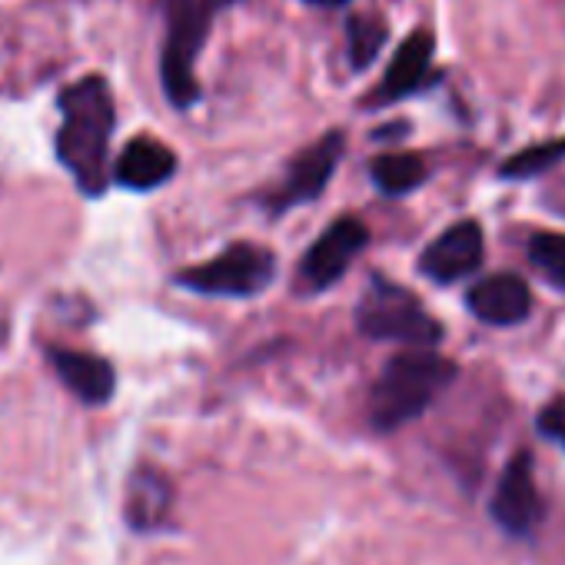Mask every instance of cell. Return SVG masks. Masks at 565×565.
Segmentation results:
<instances>
[{
  "instance_id": "obj_1",
  "label": "cell",
  "mask_w": 565,
  "mask_h": 565,
  "mask_svg": "<svg viewBox=\"0 0 565 565\" xmlns=\"http://www.w3.org/2000/svg\"><path fill=\"white\" fill-rule=\"evenodd\" d=\"M61 130H57V157L74 173L77 186L90 196L107 186V147L114 137L117 110L114 94L100 74L81 77L61 94Z\"/></svg>"
},
{
  "instance_id": "obj_2",
  "label": "cell",
  "mask_w": 565,
  "mask_h": 565,
  "mask_svg": "<svg viewBox=\"0 0 565 565\" xmlns=\"http://www.w3.org/2000/svg\"><path fill=\"white\" fill-rule=\"evenodd\" d=\"M456 380V366L433 350L396 353L370 396V419L376 429L390 433L403 423L423 416L429 403Z\"/></svg>"
},
{
  "instance_id": "obj_3",
  "label": "cell",
  "mask_w": 565,
  "mask_h": 565,
  "mask_svg": "<svg viewBox=\"0 0 565 565\" xmlns=\"http://www.w3.org/2000/svg\"><path fill=\"white\" fill-rule=\"evenodd\" d=\"M236 0H163L167 38L160 54V81L173 107H193L200 100L196 57L210 41L213 21Z\"/></svg>"
},
{
  "instance_id": "obj_4",
  "label": "cell",
  "mask_w": 565,
  "mask_h": 565,
  "mask_svg": "<svg viewBox=\"0 0 565 565\" xmlns=\"http://www.w3.org/2000/svg\"><path fill=\"white\" fill-rule=\"evenodd\" d=\"M360 330L373 340L406 343L413 350H429L443 340V327L423 310V303L390 279H373L356 310Z\"/></svg>"
},
{
  "instance_id": "obj_5",
  "label": "cell",
  "mask_w": 565,
  "mask_h": 565,
  "mask_svg": "<svg viewBox=\"0 0 565 565\" xmlns=\"http://www.w3.org/2000/svg\"><path fill=\"white\" fill-rule=\"evenodd\" d=\"M273 279V253L253 243H233L216 259L200 263L180 276L183 287L216 297H253Z\"/></svg>"
},
{
  "instance_id": "obj_6",
  "label": "cell",
  "mask_w": 565,
  "mask_h": 565,
  "mask_svg": "<svg viewBox=\"0 0 565 565\" xmlns=\"http://www.w3.org/2000/svg\"><path fill=\"white\" fill-rule=\"evenodd\" d=\"M343 134L333 130L327 137H320L313 147H307L290 167H287V177H282V183L276 186L273 193V210H290V206H300V203H310L317 200L330 177L337 173V163L343 157Z\"/></svg>"
},
{
  "instance_id": "obj_7",
  "label": "cell",
  "mask_w": 565,
  "mask_h": 565,
  "mask_svg": "<svg viewBox=\"0 0 565 565\" xmlns=\"http://www.w3.org/2000/svg\"><path fill=\"white\" fill-rule=\"evenodd\" d=\"M492 519L512 532V535H529L539 519H542V499L535 489V466L532 452H515L509 466L499 476L495 495H492Z\"/></svg>"
},
{
  "instance_id": "obj_8",
  "label": "cell",
  "mask_w": 565,
  "mask_h": 565,
  "mask_svg": "<svg viewBox=\"0 0 565 565\" xmlns=\"http://www.w3.org/2000/svg\"><path fill=\"white\" fill-rule=\"evenodd\" d=\"M370 230L356 216H340L323 230V236L303 256V276L313 290H327L347 273V266L363 253Z\"/></svg>"
},
{
  "instance_id": "obj_9",
  "label": "cell",
  "mask_w": 565,
  "mask_h": 565,
  "mask_svg": "<svg viewBox=\"0 0 565 565\" xmlns=\"http://www.w3.org/2000/svg\"><path fill=\"white\" fill-rule=\"evenodd\" d=\"M433 54H436L433 31H413L393 54V61H390L380 87L370 94L366 107H386V104H396V100L423 90L433 77Z\"/></svg>"
},
{
  "instance_id": "obj_10",
  "label": "cell",
  "mask_w": 565,
  "mask_h": 565,
  "mask_svg": "<svg viewBox=\"0 0 565 565\" xmlns=\"http://www.w3.org/2000/svg\"><path fill=\"white\" fill-rule=\"evenodd\" d=\"M482 226L476 220H459L446 233H439L419 256V269L436 282H456L479 269L482 263Z\"/></svg>"
},
{
  "instance_id": "obj_11",
  "label": "cell",
  "mask_w": 565,
  "mask_h": 565,
  "mask_svg": "<svg viewBox=\"0 0 565 565\" xmlns=\"http://www.w3.org/2000/svg\"><path fill=\"white\" fill-rule=\"evenodd\" d=\"M472 317H479L489 327H515L529 317L532 297L529 287L515 273H495L479 279L466 297Z\"/></svg>"
},
{
  "instance_id": "obj_12",
  "label": "cell",
  "mask_w": 565,
  "mask_h": 565,
  "mask_svg": "<svg viewBox=\"0 0 565 565\" xmlns=\"http://www.w3.org/2000/svg\"><path fill=\"white\" fill-rule=\"evenodd\" d=\"M177 170V157L167 143L153 137H137L130 140L114 167V180L127 190H153L167 183Z\"/></svg>"
},
{
  "instance_id": "obj_13",
  "label": "cell",
  "mask_w": 565,
  "mask_h": 565,
  "mask_svg": "<svg viewBox=\"0 0 565 565\" xmlns=\"http://www.w3.org/2000/svg\"><path fill=\"white\" fill-rule=\"evenodd\" d=\"M51 363L61 376V383L84 403H104L114 393V370L100 356L74 353V350H54Z\"/></svg>"
},
{
  "instance_id": "obj_14",
  "label": "cell",
  "mask_w": 565,
  "mask_h": 565,
  "mask_svg": "<svg viewBox=\"0 0 565 565\" xmlns=\"http://www.w3.org/2000/svg\"><path fill=\"white\" fill-rule=\"evenodd\" d=\"M170 509V482L160 472L140 469L130 482V495H127V515L130 525L137 529H153L167 519Z\"/></svg>"
},
{
  "instance_id": "obj_15",
  "label": "cell",
  "mask_w": 565,
  "mask_h": 565,
  "mask_svg": "<svg viewBox=\"0 0 565 565\" xmlns=\"http://www.w3.org/2000/svg\"><path fill=\"white\" fill-rule=\"evenodd\" d=\"M390 41V24L380 14H350L347 21V44L353 71H366Z\"/></svg>"
},
{
  "instance_id": "obj_16",
  "label": "cell",
  "mask_w": 565,
  "mask_h": 565,
  "mask_svg": "<svg viewBox=\"0 0 565 565\" xmlns=\"http://www.w3.org/2000/svg\"><path fill=\"white\" fill-rule=\"evenodd\" d=\"M426 160L416 153H383L373 160V180L383 193L403 196L426 180Z\"/></svg>"
},
{
  "instance_id": "obj_17",
  "label": "cell",
  "mask_w": 565,
  "mask_h": 565,
  "mask_svg": "<svg viewBox=\"0 0 565 565\" xmlns=\"http://www.w3.org/2000/svg\"><path fill=\"white\" fill-rule=\"evenodd\" d=\"M562 160H565V137L545 140V143H532V147L512 153V157L499 167V177H505V180L539 177V173H545L548 167H555V163H562Z\"/></svg>"
},
{
  "instance_id": "obj_18",
  "label": "cell",
  "mask_w": 565,
  "mask_h": 565,
  "mask_svg": "<svg viewBox=\"0 0 565 565\" xmlns=\"http://www.w3.org/2000/svg\"><path fill=\"white\" fill-rule=\"evenodd\" d=\"M529 256L535 269L552 282V287L565 290V233H539L529 243Z\"/></svg>"
},
{
  "instance_id": "obj_19",
  "label": "cell",
  "mask_w": 565,
  "mask_h": 565,
  "mask_svg": "<svg viewBox=\"0 0 565 565\" xmlns=\"http://www.w3.org/2000/svg\"><path fill=\"white\" fill-rule=\"evenodd\" d=\"M539 429H542V436H548L552 443H558V446L565 449V396L542 406V413H539Z\"/></svg>"
},
{
  "instance_id": "obj_20",
  "label": "cell",
  "mask_w": 565,
  "mask_h": 565,
  "mask_svg": "<svg viewBox=\"0 0 565 565\" xmlns=\"http://www.w3.org/2000/svg\"><path fill=\"white\" fill-rule=\"evenodd\" d=\"M303 4H313V8H343L350 0H303Z\"/></svg>"
},
{
  "instance_id": "obj_21",
  "label": "cell",
  "mask_w": 565,
  "mask_h": 565,
  "mask_svg": "<svg viewBox=\"0 0 565 565\" xmlns=\"http://www.w3.org/2000/svg\"><path fill=\"white\" fill-rule=\"evenodd\" d=\"M4 337H8V330H4V327H0V343H4Z\"/></svg>"
}]
</instances>
